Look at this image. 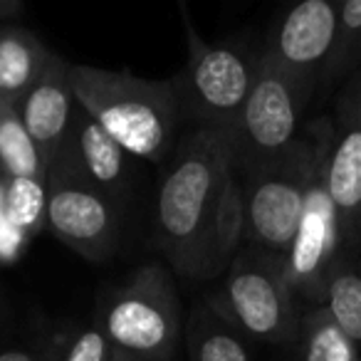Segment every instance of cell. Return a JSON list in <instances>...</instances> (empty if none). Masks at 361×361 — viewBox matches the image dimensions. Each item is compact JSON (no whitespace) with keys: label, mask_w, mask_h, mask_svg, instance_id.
<instances>
[{"label":"cell","mask_w":361,"mask_h":361,"mask_svg":"<svg viewBox=\"0 0 361 361\" xmlns=\"http://www.w3.org/2000/svg\"><path fill=\"white\" fill-rule=\"evenodd\" d=\"M235 166V139L193 129L176 146L154 201V235L173 270L188 280L213 277V221L223 183Z\"/></svg>","instance_id":"6da1fadb"},{"label":"cell","mask_w":361,"mask_h":361,"mask_svg":"<svg viewBox=\"0 0 361 361\" xmlns=\"http://www.w3.org/2000/svg\"><path fill=\"white\" fill-rule=\"evenodd\" d=\"M72 94L129 156L164 161L180 121L173 80H144L131 72L70 65Z\"/></svg>","instance_id":"7a4b0ae2"},{"label":"cell","mask_w":361,"mask_h":361,"mask_svg":"<svg viewBox=\"0 0 361 361\" xmlns=\"http://www.w3.org/2000/svg\"><path fill=\"white\" fill-rule=\"evenodd\" d=\"M183 25L188 37V62L173 82L180 119L196 124V129L221 131L235 139L243 109L255 85V67L247 65L245 57L233 47L203 42L186 8Z\"/></svg>","instance_id":"3957f363"},{"label":"cell","mask_w":361,"mask_h":361,"mask_svg":"<svg viewBox=\"0 0 361 361\" xmlns=\"http://www.w3.org/2000/svg\"><path fill=\"white\" fill-rule=\"evenodd\" d=\"M109 346L146 361H171L183 334L180 300L171 272L146 265L111 295L102 319Z\"/></svg>","instance_id":"277c9868"},{"label":"cell","mask_w":361,"mask_h":361,"mask_svg":"<svg viewBox=\"0 0 361 361\" xmlns=\"http://www.w3.org/2000/svg\"><path fill=\"white\" fill-rule=\"evenodd\" d=\"M47 213L50 231L85 255L87 260H106L119 245L116 201L94 188L62 156L47 166Z\"/></svg>","instance_id":"5b68a950"},{"label":"cell","mask_w":361,"mask_h":361,"mask_svg":"<svg viewBox=\"0 0 361 361\" xmlns=\"http://www.w3.org/2000/svg\"><path fill=\"white\" fill-rule=\"evenodd\" d=\"M297 116L300 97L295 77L260 60L255 65V85L235 134V161L245 166L247 176L275 169L295 139Z\"/></svg>","instance_id":"8992f818"},{"label":"cell","mask_w":361,"mask_h":361,"mask_svg":"<svg viewBox=\"0 0 361 361\" xmlns=\"http://www.w3.org/2000/svg\"><path fill=\"white\" fill-rule=\"evenodd\" d=\"M245 235L272 252H287L295 245L305 216L307 191L297 173L267 169L247 176Z\"/></svg>","instance_id":"52a82bcc"},{"label":"cell","mask_w":361,"mask_h":361,"mask_svg":"<svg viewBox=\"0 0 361 361\" xmlns=\"http://www.w3.org/2000/svg\"><path fill=\"white\" fill-rule=\"evenodd\" d=\"M339 16L326 0H305L287 13L272 42V52L262 57L290 77H300L329 55L336 40Z\"/></svg>","instance_id":"ba28073f"},{"label":"cell","mask_w":361,"mask_h":361,"mask_svg":"<svg viewBox=\"0 0 361 361\" xmlns=\"http://www.w3.org/2000/svg\"><path fill=\"white\" fill-rule=\"evenodd\" d=\"M27 134L42 151L47 166L62 151L70 134L77 102L70 85V65L62 57H50L40 82L18 104Z\"/></svg>","instance_id":"9c48e42d"},{"label":"cell","mask_w":361,"mask_h":361,"mask_svg":"<svg viewBox=\"0 0 361 361\" xmlns=\"http://www.w3.org/2000/svg\"><path fill=\"white\" fill-rule=\"evenodd\" d=\"M228 310L247 334L257 339H280L287 324L285 282L265 265L240 262L226 282Z\"/></svg>","instance_id":"30bf717a"},{"label":"cell","mask_w":361,"mask_h":361,"mask_svg":"<svg viewBox=\"0 0 361 361\" xmlns=\"http://www.w3.org/2000/svg\"><path fill=\"white\" fill-rule=\"evenodd\" d=\"M57 156L67 161L77 173H82L92 186L114 198L126 186V151L77 106L72 126L62 151ZM116 201V198H114Z\"/></svg>","instance_id":"8fae6325"},{"label":"cell","mask_w":361,"mask_h":361,"mask_svg":"<svg viewBox=\"0 0 361 361\" xmlns=\"http://www.w3.org/2000/svg\"><path fill=\"white\" fill-rule=\"evenodd\" d=\"M50 57L32 32L23 27L0 30V99L20 104L40 82Z\"/></svg>","instance_id":"7c38bea8"},{"label":"cell","mask_w":361,"mask_h":361,"mask_svg":"<svg viewBox=\"0 0 361 361\" xmlns=\"http://www.w3.org/2000/svg\"><path fill=\"white\" fill-rule=\"evenodd\" d=\"M331 216H334V206H331L329 196L322 193L319 188L307 191L305 216H302L300 233L290 250V275L295 280L310 282L319 272L331 247V235H334Z\"/></svg>","instance_id":"4fadbf2b"},{"label":"cell","mask_w":361,"mask_h":361,"mask_svg":"<svg viewBox=\"0 0 361 361\" xmlns=\"http://www.w3.org/2000/svg\"><path fill=\"white\" fill-rule=\"evenodd\" d=\"M0 164L11 178H47V161L20 119L18 104L0 99Z\"/></svg>","instance_id":"5bb4252c"},{"label":"cell","mask_w":361,"mask_h":361,"mask_svg":"<svg viewBox=\"0 0 361 361\" xmlns=\"http://www.w3.org/2000/svg\"><path fill=\"white\" fill-rule=\"evenodd\" d=\"M243 235H245V191L231 169L216 208V221H213V277H218L226 270L231 257L235 255V247L240 245Z\"/></svg>","instance_id":"9a60e30c"},{"label":"cell","mask_w":361,"mask_h":361,"mask_svg":"<svg viewBox=\"0 0 361 361\" xmlns=\"http://www.w3.org/2000/svg\"><path fill=\"white\" fill-rule=\"evenodd\" d=\"M186 341L191 361H250L235 331L206 305L193 310Z\"/></svg>","instance_id":"2e32d148"},{"label":"cell","mask_w":361,"mask_h":361,"mask_svg":"<svg viewBox=\"0 0 361 361\" xmlns=\"http://www.w3.org/2000/svg\"><path fill=\"white\" fill-rule=\"evenodd\" d=\"M326 196L341 213L361 208V126L344 134L326 169Z\"/></svg>","instance_id":"e0dca14e"},{"label":"cell","mask_w":361,"mask_h":361,"mask_svg":"<svg viewBox=\"0 0 361 361\" xmlns=\"http://www.w3.org/2000/svg\"><path fill=\"white\" fill-rule=\"evenodd\" d=\"M47 213V186L37 178H11L3 191V221L18 233H30Z\"/></svg>","instance_id":"ac0fdd59"},{"label":"cell","mask_w":361,"mask_h":361,"mask_svg":"<svg viewBox=\"0 0 361 361\" xmlns=\"http://www.w3.org/2000/svg\"><path fill=\"white\" fill-rule=\"evenodd\" d=\"M329 314L346 339L361 341V277L341 272L329 285Z\"/></svg>","instance_id":"d6986e66"},{"label":"cell","mask_w":361,"mask_h":361,"mask_svg":"<svg viewBox=\"0 0 361 361\" xmlns=\"http://www.w3.org/2000/svg\"><path fill=\"white\" fill-rule=\"evenodd\" d=\"M305 361H354L351 339H346L334 319H317L307 336Z\"/></svg>","instance_id":"ffe728a7"},{"label":"cell","mask_w":361,"mask_h":361,"mask_svg":"<svg viewBox=\"0 0 361 361\" xmlns=\"http://www.w3.org/2000/svg\"><path fill=\"white\" fill-rule=\"evenodd\" d=\"M109 349L111 346L106 341L104 331L99 326H92V329H85L72 341V346L67 349L62 361H106Z\"/></svg>","instance_id":"44dd1931"},{"label":"cell","mask_w":361,"mask_h":361,"mask_svg":"<svg viewBox=\"0 0 361 361\" xmlns=\"http://www.w3.org/2000/svg\"><path fill=\"white\" fill-rule=\"evenodd\" d=\"M339 23L346 30H361V0H346L341 6Z\"/></svg>","instance_id":"7402d4cb"},{"label":"cell","mask_w":361,"mask_h":361,"mask_svg":"<svg viewBox=\"0 0 361 361\" xmlns=\"http://www.w3.org/2000/svg\"><path fill=\"white\" fill-rule=\"evenodd\" d=\"M0 361H40V359H35V354H30L25 349H8L0 354Z\"/></svg>","instance_id":"603a6c76"},{"label":"cell","mask_w":361,"mask_h":361,"mask_svg":"<svg viewBox=\"0 0 361 361\" xmlns=\"http://www.w3.org/2000/svg\"><path fill=\"white\" fill-rule=\"evenodd\" d=\"M106 361H146V359H141V356H134V354H126V351H119V349H114V346H111Z\"/></svg>","instance_id":"cb8c5ba5"},{"label":"cell","mask_w":361,"mask_h":361,"mask_svg":"<svg viewBox=\"0 0 361 361\" xmlns=\"http://www.w3.org/2000/svg\"><path fill=\"white\" fill-rule=\"evenodd\" d=\"M20 11L18 3H6V0H0V16H13V13Z\"/></svg>","instance_id":"d4e9b609"},{"label":"cell","mask_w":361,"mask_h":361,"mask_svg":"<svg viewBox=\"0 0 361 361\" xmlns=\"http://www.w3.org/2000/svg\"><path fill=\"white\" fill-rule=\"evenodd\" d=\"M0 221H3V191H0Z\"/></svg>","instance_id":"484cf974"}]
</instances>
